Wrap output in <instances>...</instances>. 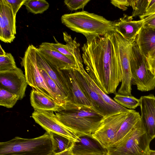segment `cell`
Listing matches in <instances>:
<instances>
[{"instance_id":"6da1fadb","label":"cell","mask_w":155,"mask_h":155,"mask_svg":"<svg viewBox=\"0 0 155 155\" xmlns=\"http://www.w3.org/2000/svg\"><path fill=\"white\" fill-rule=\"evenodd\" d=\"M86 38L82 47L86 71L106 94H116L122 81V73L115 57L110 32Z\"/></svg>"},{"instance_id":"7a4b0ae2","label":"cell","mask_w":155,"mask_h":155,"mask_svg":"<svg viewBox=\"0 0 155 155\" xmlns=\"http://www.w3.org/2000/svg\"><path fill=\"white\" fill-rule=\"evenodd\" d=\"M55 113L58 121L78 137H92L104 117L92 107L70 101L66 102L59 110Z\"/></svg>"},{"instance_id":"3957f363","label":"cell","mask_w":155,"mask_h":155,"mask_svg":"<svg viewBox=\"0 0 155 155\" xmlns=\"http://www.w3.org/2000/svg\"><path fill=\"white\" fill-rule=\"evenodd\" d=\"M61 21L70 30L81 33L86 38L104 35L114 30V21L85 11L64 14Z\"/></svg>"},{"instance_id":"277c9868","label":"cell","mask_w":155,"mask_h":155,"mask_svg":"<svg viewBox=\"0 0 155 155\" xmlns=\"http://www.w3.org/2000/svg\"><path fill=\"white\" fill-rule=\"evenodd\" d=\"M52 142L48 132L39 137L26 139L16 137L0 143V155H48L52 152Z\"/></svg>"},{"instance_id":"5b68a950","label":"cell","mask_w":155,"mask_h":155,"mask_svg":"<svg viewBox=\"0 0 155 155\" xmlns=\"http://www.w3.org/2000/svg\"><path fill=\"white\" fill-rule=\"evenodd\" d=\"M152 140L140 119L130 133L106 149L107 155H147Z\"/></svg>"},{"instance_id":"8992f818","label":"cell","mask_w":155,"mask_h":155,"mask_svg":"<svg viewBox=\"0 0 155 155\" xmlns=\"http://www.w3.org/2000/svg\"><path fill=\"white\" fill-rule=\"evenodd\" d=\"M115 57L120 66L122 73L121 84L117 94L132 96L131 73L130 57L132 44L114 31L110 32Z\"/></svg>"},{"instance_id":"52a82bcc","label":"cell","mask_w":155,"mask_h":155,"mask_svg":"<svg viewBox=\"0 0 155 155\" xmlns=\"http://www.w3.org/2000/svg\"><path fill=\"white\" fill-rule=\"evenodd\" d=\"M130 62L132 84L136 85L141 91L154 89L155 74L150 70L147 58L135 41L132 44Z\"/></svg>"},{"instance_id":"ba28073f","label":"cell","mask_w":155,"mask_h":155,"mask_svg":"<svg viewBox=\"0 0 155 155\" xmlns=\"http://www.w3.org/2000/svg\"><path fill=\"white\" fill-rule=\"evenodd\" d=\"M37 48L33 45H29L23 57L21 58V64L24 68L27 82L32 88L42 93L59 104L47 87L38 69L36 60Z\"/></svg>"},{"instance_id":"9c48e42d","label":"cell","mask_w":155,"mask_h":155,"mask_svg":"<svg viewBox=\"0 0 155 155\" xmlns=\"http://www.w3.org/2000/svg\"><path fill=\"white\" fill-rule=\"evenodd\" d=\"M128 113L118 112L105 116L92 138L107 149L114 143L116 134Z\"/></svg>"},{"instance_id":"30bf717a","label":"cell","mask_w":155,"mask_h":155,"mask_svg":"<svg viewBox=\"0 0 155 155\" xmlns=\"http://www.w3.org/2000/svg\"><path fill=\"white\" fill-rule=\"evenodd\" d=\"M52 111L35 110L32 117L35 121L47 132H51L61 135L74 143L80 139L75 134L62 124Z\"/></svg>"},{"instance_id":"8fae6325","label":"cell","mask_w":155,"mask_h":155,"mask_svg":"<svg viewBox=\"0 0 155 155\" xmlns=\"http://www.w3.org/2000/svg\"><path fill=\"white\" fill-rule=\"evenodd\" d=\"M28 84L25 75L19 68L0 72V88L16 94L20 100L25 95Z\"/></svg>"},{"instance_id":"7c38bea8","label":"cell","mask_w":155,"mask_h":155,"mask_svg":"<svg viewBox=\"0 0 155 155\" xmlns=\"http://www.w3.org/2000/svg\"><path fill=\"white\" fill-rule=\"evenodd\" d=\"M74 71L77 79L82 90L95 110L104 117L118 113L101 99L77 68L74 69Z\"/></svg>"},{"instance_id":"4fadbf2b","label":"cell","mask_w":155,"mask_h":155,"mask_svg":"<svg viewBox=\"0 0 155 155\" xmlns=\"http://www.w3.org/2000/svg\"><path fill=\"white\" fill-rule=\"evenodd\" d=\"M16 34V16L5 0H0V40L11 43Z\"/></svg>"},{"instance_id":"5bb4252c","label":"cell","mask_w":155,"mask_h":155,"mask_svg":"<svg viewBox=\"0 0 155 155\" xmlns=\"http://www.w3.org/2000/svg\"><path fill=\"white\" fill-rule=\"evenodd\" d=\"M74 69H60L68 92V101L92 107L78 81Z\"/></svg>"},{"instance_id":"9a60e30c","label":"cell","mask_w":155,"mask_h":155,"mask_svg":"<svg viewBox=\"0 0 155 155\" xmlns=\"http://www.w3.org/2000/svg\"><path fill=\"white\" fill-rule=\"evenodd\" d=\"M142 124L147 134L153 140L155 138V96L153 94L140 98Z\"/></svg>"},{"instance_id":"2e32d148","label":"cell","mask_w":155,"mask_h":155,"mask_svg":"<svg viewBox=\"0 0 155 155\" xmlns=\"http://www.w3.org/2000/svg\"><path fill=\"white\" fill-rule=\"evenodd\" d=\"M133 17L124 14L118 20L114 21V31L128 42L133 43L143 26V20L132 21Z\"/></svg>"},{"instance_id":"e0dca14e","label":"cell","mask_w":155,"mask_h":155,"mask_svg":"<svg viewBox=\"0 0 155 155\" xmlns=\"http://www.w3.org/2000/svg\"><path fill=\"white\" fill-rule=\"evenodd\" d=\"M38 50L52 66L60 69L76 68V63L56 50L40 45Z\"/></svg>"},{"instance_id":"ac0fdd59","label":"cell","mask_w":155,"mask_h":155,"mask_svg":"<svg viewBox=\"0 0 155 155\" xmlns=\"http://www.w3.org/2000/svg\"><path fill=\"white\" fill-rule=\"evenodd\" d=\"M79 137V141L74 143L72 147L73 155H107V150L92 137L87 136Z\"/></svg>"},{"instance_id":"d6986e66","label":"cell","mask_w":155,"mask_h":155,"mask_svg":"<svg viewBox=\"0 0 155 155\" xmlns=\"http://www.w3.org/2000/svg\"><path fill=\"white\" fill-rule=\"evenodd\" d=\"M135 42L141 53L147 59L155 55V30L143 26L137 36Z\"/></svg>"},{"instance_id":"ffe728a7","label":"cell","mask_w":155,"mask_h":155,"mask_svg":"<svg viewBox=\"0 0 155 155\" xmlns=\"http://www.w3.org/2000/svg\"><path fill=\"white\" fill-rule=\"evenodd\" d=\"M31 104L35 110L58 111L61 107L54 100L32 88L30 94Z\"/></svg>"},{"instance_id":"44dd1931","label":"cell","mask_w":155,"mask_h":155,"mask_svg":"<svg viewBox=\"0 0 155 155\" xmlns=\"http://www.w3.org/2000/svg\"><path fill=\"white\" fill-rule=\"evenodd\" d=\"M36 60L38 67L44 70L55 82L65 95L68 101L69 94L60 69L54 68L49 64L41 55L37 48Z\"/></svg>"},{"instance_id":"7402d4cb","label":"cell","mask_w":155,"mask_h":155,"mask_svg":"<svg viewBox=\"0 0 155 155\" xmlns=\"http://www.w3.org/2000/svg\"><path fill=\"white\" fill-rule=\"evenodd\" d=\"M77 68L81 72L93 89L98 94L101 99L118 112L128 113L131 109H128L116 102L101 90L95 83L84 69L83 65L78 66Z\"/></svg>"},{"instance_id":"603a6c76","label":"cell","mask_w":155,"mask_h":155,"mask_svg":"<svg viewBox=\"0 0 155 155\" xmlns=\"http://www.w3.org/2000/svg\"><path fill=\"white\" fill-rule=\"evenodd\" d=\"M140 119V115L139 113L131 109L116 134L114 143L120 141L130 133Z\"/></svg>"},{"instance_id":"cb8c5ba5","label":"cell","mask_w":155,"mask_h":155,"mask_svg":"<svg viewBox=\"0 0 155 155\" xmlns=\"http://www.w3.org/2000/svg\"><path fill=\"white\" fill-rule=\"evenodd\" d=\"M38 68L52 94L60 106L62 107L68 101L67 97L45 71L41 68L38 67Z\"/></svg>"},{"instance_id":"d4e9b609","label":"cell","mask_w":155,"mask_h":155,"mask_svg":"<svg viewBox=\"0 0 155 155\" xmlns=\"http://www.w3.org/2000/svg\"><path fill=\"white\" fill-rule=\"evenodd\" d=\"M48 132L49 133L52 140V152L55 154L63 152L73 146L74 142L67 138L52 132Z\"/></svg>"},{"instance_id":"484cf974","label":"cell","mask_w":155,"mask_h":155,"mask_svg":"<svg viewBox=\"0 0 155 155\" xmlns=\"http://www.w3.org/2000/svg\"><path fill=\"white\" fill-rule=\"evenodd\" d=\"M63 35L65 45L75 57L77 66L83 65V59L79 48L80 45L76 41V38L73 39L71 35L65 31L63 32Z\"/></svg>"},{"instance_id":"4316f807","label":"cell","mask_w":155,"mask_h":155,"mask_svg":"<svg viewBox=\"0 0 155 155\" xmlns=\"http://www.w3.org/2000/svg\"><path fill=\"white\" fill-rule=\"evenodd\" d=\"M24 5L28 12L35 14L43 13L49 7L48 2L45 0H26Z\"/></svg>"},{"instance_id":"83f0119b","label":"cell","mask_w":155,"mask_h":155,"mask_svg":"<svg viewBox=\"0 0 155 155\" xmlns=\"http://www.w3.org/2000/svg\"><path fill=\"white\" fill-rule=\"evenodd\" d=\"M114 100L120 105L132 110L140 106V99L132 96L124 95L117 93L114 97Z\"/></svg>"},{"instance_id":"f1b7e54d","label":"cell","mask_w":155,"mask_h":155,"mask_svg":"<svg viewBox=\"0 0 155 155\" xmlns=\"http://www.w3.org/2000/svg\"><path fill=\"white\" fill-rule=\"evenodd\" d=\"M19 100L16 94L0 88V105L8 108H12Z\"/></svg>"},{"instance_id":"f546056e","label":"cell","mask_w":155,"mask_h":155,"mask_svg":"<svg viewBox=\"0 0 155 155\" xmlns=\"http://www.w3.org/2000/svg\"><path fill=\"white\" fill-rule=\"evenodd\" d=\"M41 45L56 51L76 62L75 57L69 51L65 45L58 42L54 43L46 42L42 43Z\"/></svg>"},{"instance_id":"4dcf8cb0","label":"cell","mask_w":155,"mask_h":155,"mask_svg":"<svg viewBox=\"0 0 155 155\" xmlns=\"http://www.w3.org/2000/svg\"><path fill=\"white\" fill-rule=\"evenodd\" d=\"M13 56L10 53L0 56V72L7 71L17 68Z\"/></svg>"},{"instance_id":"1f68e13d","label":"cell","mask_w":155,"mask_h":155,"mask_svg":"<svg viewBox=\"0 0 155 155\" xmlns=\"http://www.w3.org/2000/svg\"><path fill=\"white\" fill-rule=\"evenodd\" d=\"M90 1V0H65V4L70 10L83 9L85 6Z\"/></svg>"},{"instance_id":"d6a6232c","label":"cell","mask_w":155,"mask_h":155,"mask_svg":"<svg viewBox=\"0 0 155 155\" xmlns=\"http://www.w3.org/2000/svg\"><path fill=\"white\" fill-rule=\"evenodd\" d=\"M26 0H5L11 7L14 15L16 16L19 9L23 5Z\"/></svg>"},{"instance_id":"836d02e7","label":"cell","mask_w":155,"mask_h":155,"mask_svg":"<svg viewBox=\"0 0 155 155\" xmlns=\"http://www.w3.org/2000/svg\"><path fill=\"white\" fill-rule=\"evenodd\" d=\"M110 3L114 6L117 7L123 11L127 9V7L130 6L129 0H112Z\"/></svg>"},{"instance_id":"e575fe53","label":"cell","mask_w":155,"mask_h":155,"mask_svg":"<svg viewBox=\"0 0 155 155\" xmlns=\"http://www.w3.org/2000/svg\"><path fill=\"white\" fill-rule=\"evenodd\" d=\"M143 20V26L150 28L155 30V13L147 16Z\"/></svg>"},{"instance_id":"d590c367","label":"cell","mask_w":155,"mask_h":155,"mask_svg":"<svg viewBox=\"0 0 155 155\" xmlns=\"http://www.w3.org/2000/svg\"><path fill=\"white\" fill-rule=\"evenodd\" d=\"M155 13V0H150L146 10V12L140 18L143 20L147 16Z\"/></svg>"},{"instance_id":"8d00e7d4","label":"cell","mask_w":155,"mask_h":155,"mask_svg":"<svg viewBox=\"0 0 155 155\" xmlns=\"http://www.w3.org/2000/svg\"><path fill=\"white\" fill-rule=\"evenodd\" d=\"M147 60L150 70L153 74H155V55L147 59Z\"/></svg>"},{"instance_id":"74e56055","label":"cell","mask_w":155,"mask_h":155,"mask_svg":"<svg viewBox=\"0 0 155 155\" xmlns=\"http://www.w3.org/2000/svg\"><path fill=\"white\" fill-rule=\"evenodd\" d=\"M72 147L64 152L56 154V155H73L71 151Z\"/></svg>"},{"instance_id":"f35d334b","label":"cell","mask_w":155,"mask_h":155,"mask_svg":"<svg viewBox=\"0 0 155 155\" xmlns=\"http://www.w3.org/2000/svg\"><path fill=\"white\" fill-rule=\"evenodd\" d=\"M0 56L5 55L6 53L2 48L1 45H0Z\"/></svg>"},{"instance_id":"ab89813d","label":"cell","mask_w":155,"mask_h":155,"mask_svg":"<svg viewBox=\"0 0 155 155\" xmlns=\"http://www.w3.org/2000/svg\"><path fill=\"white\" fill-rule=\"evenodd\" d=\"M147 155H155V150L150 149L148 152Z\"/></svg>"},{"instance_id":"60d3db41","label":"cell","mask_w":155,"mask_h":155,"mask_svg":"<svg viewBox=\"0 0 155 155\" xmlns=\"http://www.w3.org/2000/svg\"><path fill=\"white\" fill-rule=\"evenodd\" d=\"M56 154H55V153H54L53 152H52L51 153V154L48 155H56Z\"/></svg>"}]
</instances>
